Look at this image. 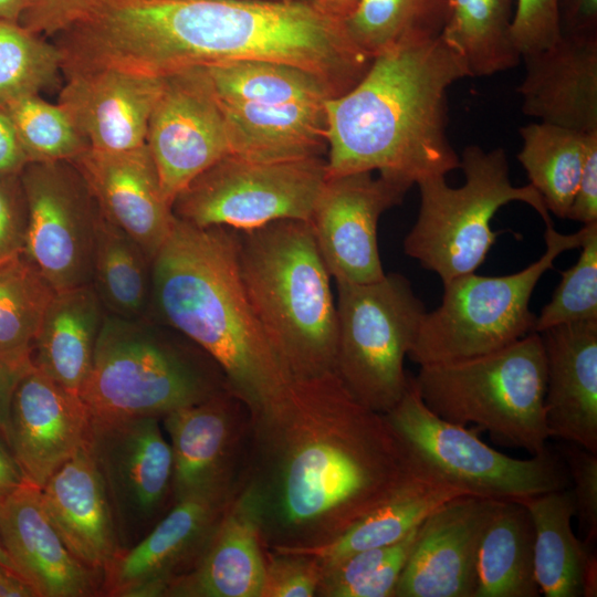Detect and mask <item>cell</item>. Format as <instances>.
I'll return each mask as SVG.
<instances>
[{
  "label": "cell",
  "instance_id": "1",
  "mask_svg": "<svg viewBox=\"0 0 597 597\" xmlns=\"http://www.w3.org/2000/svg\"><path fill=\"white\" fill-rule=\"evenodd\" d=\"M250 418V482L262 502V536H275L273 545L327 542L429 470L335 371L294 379Z\"/></svg>",
  "mask_w": 597,
  "mask_h": 597
},
{
  "label": "cell",
  "instance_id": "2",
  "mask_svg": "<svg viewBox=\"0 0 597 597\" xmlns=\"http://www.w3.org/2000/svg\"><path fill=\"white\" fill-rule=\"evenodd\" d=\"M84 48L94 67L156 77L239 60L284 63L321 77L336 96L374 59L344 20L284 0H95Z\"/></svg>",
  "mask_w": 597,
  "mask_h": 597
},
{
  "label": "cell",
  "instance_id": "3",
  "mask_svg": "<svg viewBox=\"0 0 597 597\" xmlns=\"http://www.w3.org/2000/svg\"><path fill=\"white\" fill-rule=\"evenodd\" d=\"M467 76L441 34L375 55L352 90L325 101L327 177L378 171L411 187L460 168L447 135L448 90Z\"/></svg>",
  "mask_w": 597,
  "mask_h": 597
},
{
  "label": "cell",
  "instance_id": "4",
  "mask_svg": "<svg viewBox=\"0 0 597 597\" xmlns=\"http://www.w3.org/2000/svg\"><path fill=\"white\" fill-rule=\"evenodd\" d=\"M150 301L167 326L218 365L250 415L281 398L294 380L245 293L235 230L176 218L153 260Z\"/></svg>",
  "mask_w": 597,
  "mask_h": 597
},
{
  "label": "cell",
  "instance_id": "5",
  "mask_svg": "<svg viewBox=\"0 0 597 597\" xmlns=\"http://www.w3.org/2000/svg\"><path fill=\"white\" fill-rule=\"evenodd\" d=\"M235 247L248 298L293 378L334 371L336 302L310 221L235 230Z\"/></svg>",
  "mask_w": 597,
  "mask_h": 597
},
{
  "label": "cell",
  "instance_id": "6",
  "mask_svg": "<svg viewBox=\"0 0 597 597\" xmlns=\"http://www.w3.org/2000/svg\"><path fill=\"white\" fill-rule=\"evenodd\" d=\"M224 390L218 365L185 336L108 314L78 395L91 417L163 418Z\"/></svg>",
  "mask_w": 597,
  "mask_h": 597
},
{
  "label": "cell",
  "instance_id": "7",
  "mask_svg": "<svg viewBox=\"0 0 597 597\" xmlns=\"http://www.w3.org/2000/svg\"><path fill=\"white\" fill-rule=\"evenodd\" d=\"M412 378L425 405L440 418L474 425L494 442L531 455L548 449L546 364L538 333L488 354L421 365Z\"/></svg>",
  "mask_w": 597,
  "mask_h": 597
},
{
  "label": "cell",
  "instance_id": "8",
  "mask_svg": "<svg viewBox=\"0 0 597 597\" xmlns=\"http://www.w3.org/2000/svg\"><path fill=\"white\" fill-rule=\"evenodd\" d=\"M464 182L450 187L446 176L417 182L420 208L404 240L405 253L434 272L442 283L473 273L484 262L498 233L491 220L514 201L532 207L545 226L553 224L543 198L532 185L514 186L503 148L485 151L468 145L460 157Z\"/></svg>",
  "mask_w": 597,
  "mask_h": 597
},
{
  "label": "cell",
  "instance_id": "9",
  "mask_svg": "<svg viewBox=\"0 0 597 597\" xmlns=\"http://www.w3.org/2000/svg\"><path fill=\"white\" fill-rule=\"evenodd\" d=\"M545 227L544 253L523 270L499 276L473 272L442 283L441 303L425 314L409 358L419 366L465 359L533 333L534 289L563 252L580 248L585 232L584 226L568 234Z\"/></svg>",
  "mask_w": 597,
  "mask_h": 597
},
{
  "label": "cell",
  "instance_id": "10",
  "mask_svg": "<svg viewBox=\"0 0 597 597\" xmlns=\"http://www.w3.org/2000/svg\"><path fill=\"white\" fill-rule=\"evenodd\" d=\"M334 371L363 406L386 413L404 396V368L427 313L409 280L386 273L370 283H336Z\"/></svg>",
  "mask_w": 597,
  "mask_h": 597
},
{
  "label": "cell",
  "instance_id": "11",
  "mask_svg": "<svg viewBox=\"0 0 597 597\" xmlns=\"http://www.w3.org/2000/svg\"><path fill=\"white\" fill-rule=\"evenodd\" d=\"M383 415L430 471L469 495L520 501L570 486L557 452L547 449L517 459L495 450L479 438L476 428L433 413L422 401L412 377L401 399Z\"/></svg>",
  "mask_w": 597,
  "mask_h": 597
},
{
  "label": "cell",
  "instance_id": "12",
  "mask_svg": "<svg viewBox=\"0 0 597 597\" xmlns=\"http://www.w3.org/2000/svg\"><path fill=\"white\" fill-rule=\"evenodd\" d=\"M326 178L324 157L254 161L229 154L191 180L171 210L197 228L250 230L282 219L310 221Z\"/></svg>",
  "mask_w": 597,
  "mask_h": 597
},
{
  "label": "cell",
  "instance_id": "13",
  "mask_svg": "<svg viewBox=\"0 0 597 597\" xmlns=\"http://www.w3.org/2000/svg\"><path fill=\"white\" fill-rule=\"evenodd\" d=\"M87 444L111 503L119 548H130L175 503L170 444L157 417H91Z\"/></svg>",
  "mask_w": 597,
  "mask_h": 597
},
{
  "label": "cell",
  "instance_id": "14",
  "mask_svg": "<svg viewBox=\"0 0 597 597\" xmlns=\"http://www.w3.org/2000/svg\"><path fill=\"white\" fill-rule=\"evenodd\" d=\"M27 205L24 255L57 291L92 284L101 210L66 160L31 161L19 175Z\"/></svg>",
  "mask_w": 597,
  "mask_h": 597
},
{
  "label": "cell",
  "instance_id": "15",
  "mask_svg": "<svg viewBox=\"0 0 597 597\" xmlns=\"http://www.w3.org/2000/svg\"><path fill=\"white\" fill-rule=\"evenodd\" d=\"M146 145L170 207L191 180L231 154L223 113L202 66L164 77Z\"/></svg>",
  "mask_w": 597,
  "mask_h": 597
},
{
  "label": "cell",
  "instance_id": "16",
  "mask_svg": "<svg viewBox=\"0 0 597 597\" xmlns=\"http://www.w3.org/2000/svg\"><path fill=\"white\" fill-rule=\"evenodd\" d=\"M410 186L371 171L327 177L310 223L335 283H370L384 271L378 248L381 214L399 205Z\"/></svg>",
  "mask_w": 597,
  "mask_h": 597
},
{
  "label": "cell",
  "instance_id": "17",
  "mask_svg": "<svg viewBox=\"0 0 597 597\" xmlns=\"http://www.w3.org/2000/svg\"><path fill=\"white\" fill-rule=\"evenodd\" d=\"M232 495L175 502L138 543L118 552L103 574L102 596L166 597L199 561Z\"/></svg>",
  "mask_w": 597,
  "mask_h": 597
},
{
  "label": "cell",
  "instance_id": "18",
  "mask_svg": "<svg viewBox=\"0 0 597 597\" xmlns=\"http://www.w3.org/2000/svg\"><path fill=\"white\" fill-rule=\"evenodd\" d=\"M499 501L455 496L420 524L396 597H474L478 551Z\"/></svg>",
  "mask_w": 597,
  "mask_h": 597
},
{
  "label": "cell",
  "instance_id": "19",
  "mask_svg": "<svg viewBox=\"0 0 597 597\" xmlns=\"http://www.w3.org/2000/svg\"><path fill=\"white\" fill-rule=\"evenodd\" d=\"M90 425L81 397L33 367L15 389L8 432L28 482L42 488L87 442Z\"/></svg>",
  "mask_w": 597,
  "mask_h": 597
},
{
  "label": "cell",
  "instance_id": "20",
  "mask_svg": "<svg viewBox=\"0 0 597 597\" xmlns=\"http://www.w3.org/2000/svg\"><path fill=\"white\" fill-rule=\"evenodd\" d=\"M71 163L102 214L129 234L153 261L176 218L164 198L147 145L124 151L88 148Z\"/></svg>",
  "mask_w": 597,
  "mask_h": 597
},
{
  "label": "cell",
  "instance_id": "21",
  "mask_svg": "<svg viewBox=\"0 0 597 597\" xmlns=\"http://www.w3.org/2000/svg\"><path fill=\"white\" fill-rule=\"evenodd\" d=\"M164 77L117 69L66 76L57 103L90 148L124 151L146 144L148 123Z\"/></svg>",
  "mask_w": 597,
  "mask_h": 597
},
{
  "label": "cell",
  "instance_id": "22",
  "mask_svg": "<svg viewBox=\"0 0 597 597\" xmlns=\"http://www.w3.org/2000/svg\"><path fill=\"white\" fill-rule=\"evenodd\" d=\"M0 540L38 597L102 596V577L67 549L35 485L25 483L0 500Z\"/></svg>",
  "mask_w": 597,
  "mask_h": 597
},
{
  "label": "cell",
  "instance_id": "23",
  "mask_svg": "<svg viewBox=\"0 0 597 597\" xmlns=\"http://www.w3.org/2000/svg\"><path fill=\"white\" fill-rule=\"evenodd\" d=\"M262 502L249 481L232 495L203 553L175 579L168 597H261L265 559L261 551Z\"/></svg>",
  "mask_w": 597,
  "mask_h": 597
},
{
  "label": "cell",
  "instance_id": "24",
  "mask_svg": "<svg viewBox=\"0 0 597 597\" xmlns=\"http://www.w3.org/2000/svg\"><path fill=\"white\" fill-rule=\"evenodd\" d=\"M538 334L551 438L597 453V321L562 324Z\"/></svg>",
  "mask_w": 597,
  "mask_h": 597
},
{
  "label": "cell",
  "instance_id": "25",
  "mask_svg": "<svg viewBox=\"0 0 597 597\" xmlns=\"http://www.w3.org/2000/svg\"><path fill=\"white\" fill-rule=\"evenodd\" d=\"M521 59L523 114L582 133L597 130V36L561 34L549 48Z\"/></svg>",
  "mask_w": 597,
  "mask_h": 597
},
{
  "label": "cell",
  "instance_id": "26",
  "mask_svg": "<svg viewBox=\"0 0 597 597\" xmlns=\"http://www.w3.org/2000/svg\"><path fill=\"white\" fill-rule=\"evenodd\" d=\"M40 493L67 549L103 580L121 548L111 503L87 442L48 479Z\"/></svg>",
  "mask_w": 597,
  "mask_h": 597
},
{
  "label": "cell",
  "instance_id": "27",
  "mask_svg": "<svg viewBox=\"0 0 597 597\" xmlns=\"http://www.w3.org/2000/svg\"><path fill=\"white\" fill-rule=\"evenodd\" d=\"M224 390L163 417L172 453L175 502L203 495H230L237 426L234 402Z\"/></svg>",
  "mask_w": 597,
  "mask_h": 597
},
{
  "label": "cell",
  "instance_id": "28",
  "mask_svg": "<svg viewBox=\"0 0 597 597\" xmlns=\"http://www.w3.org/2000/svg\"><path fill=\"white\" fill-rule=\"evenodd\" d=\"M219 104L234 156L254 161H285L324 157L327 151L325 101Z\"/></svg>",
  "mask_w": 597,
  "mask_h": 597
},
{
  "label": "cell",
  "instance_id": "29",
  "mask_svg": "<svg viewBox=\"0 0 597 597\" xmlns=\"http://www.w3.org/2000/svg\"><path fill=\"white\" fill-rule=\"evenodd\" d=\"M520 502L533 523L534 569L541 594L596 597V549L574 534L575 505L570 490L545 492Z\"/></svg>",
  "mask_w": 597,
  "mask_h": 597
},
{
  "label": "cell",
  "instance_id": "30",
  "mask_svg": "<svg viewBox=\"0 0 597 597\" xmlns=\"http://www.w3.org/2000/svg\"><path fill=\"white\" fill-rule=\"evenodd\" d=\"M464 494L467 493L428 470L413 478L338 536L314 545H273L272 548L274 552L305 555L314 558L321 567L326 566L354 553L399 542L440 505Z\"/></svg>",
  "mask_w": 597,
  "mask_h": 597
},
{
  "label": "cell",
  "instance_id": "31",
  "mask_svg": "<svg viewBox=\"0 0 597 597\" xmlns=\"http://www.w3.org/2000/svg\"><path fill=\"white\" fill-rule=\"evenodd\" d=\"M103 318V305L92 284L57 291L32 343L34 367L78 395Z\"/></svg>",
  "mask_w": 597,
  "mask_h": 597
},
{
  "label": "cell",
  "instance_id": "32",
  "mask_svg": "<svg viewBox=\"0 0 597 597\" xmlns=\"http://www.w3.org/2000/svg\"><path fill=\"white\" fill-rule=\"evenodd\" d=\"M474 597H537L534 528L520 501H499L481 535Z\"/></svg>",
  "mask_w": 597,
  "mask_h": 597
},
{
  "label": "cell",
  "instance_id": "33",
  "mask_svg": "<svg viewBox=\"0 0 597 597\" xmlns=\"http://www.w3.org/2000/svg\"><path fill=\"white\" fill-rule=\"evenodd\" d=\"M513 13V0H451L441 36L462 57L469 76H490L520 63Z\"/></svg>",
  "mask_w": 597,
  "mask_h": 597
},
{
  "label": "cell",
  "instance_id": "34",
  "mask_svg": "<svg viewBox=\"0 0 597 597\" xmlns=\"http://www.w3.org/2000/svg\"><path fill=\"white\" fill-rule=\"evenodd\" d=\"M588 133L537 122L520 127L517 159L548 210L566 219L586 154Z\"/></svg>",
  "mask_w": 597,
  "mask_h": 597
},
{
  "label": "cell",
  "instance_id": "35",
  "mask_svg": "<svg viewBox=\"0 0 597 597\" xmlns=\"http://www.w3.org/2000/svg\"><path fill=\"white\" fill-rule=\"evenodd\" d=\"M202 69L217 100L224 104H287L336 97L321 77L290 64L239 60Z\"/></svg>",
  "mask_w": 597,
  "mask_h": 597
},
{
  "label": "cell",
  "instance_id": "36",
  "mask_svg": "<svg viewBox=\"0 0 597 597\" xmlns=\"http://www.w3.org/2000/svg\"><path fill=\"white\" fill-rule=\"evenodd\" d=\"M151 264L144 249L101 212L92 285L102 305L119 317H143L151 300Z\"/></svg>",
  "mask_w": 597,
  "mask_h": 597
},
{
  "label": "cell",
  "instance_id": "37",
  "mask_svg": "<svg viewBox=\"0 0 597 597\" xmlns=\"http://www.w3.org/2000/svg\"><path fill=\"white\" fill-rule=\"evenodd\" d=\"M451 0H358L344 20L354 42L373 57L405 39L441 34Z\"/></svg>",
  "mask_w": 597,
  "mask_h": 597
},
{
  "label": "cell",
  "instance_id": "38",
  "mask_svg": "<svg viewBox=\"0 0 597 597\" xmlns=\"http://www.w3.org/2000/svg\"><path fill=\"white\" fill-rule=\"evenodd\" d=\"M55 293L24 253L0 264V352L31 354Z\"/></svg>",
  "mask_w": 597,
  "mask_h": 597
},
{
  "label": "cell",
  "instance_id": "39",
  "mask_svg": "<svg viewBox=\"0 0 597 597\" xmlns=\"http://www.w3.org/2000/svg\"><path fill=\"white\" fill-rule=\"evenodd\" d=\"M62 56L49 43L20 23L0 20V108L53 85Z\"/></svg>",
  "mask_w": 597,
  "mask_h": 597
},
{
  "label": "cell",
  "instance_id": "40",
  "mask_svg": "<svg viewBox=\"0 0 597 597\" xmlns=\"http://www.w3.org/2000/svg\"><path fill=\"white\" fill-rule=\"evenodd\" d=\"M10 116L31 161H71L90 148L69 114L39 94L17 98L2 107Z\"/></svg>",
  "mask_w": 597,
  "mask_h": 597
},
{
  "label": "cell",
  "instance_id": "41",
  "mask_svg": "<svg viewBox=\"0 0 597 597\" xmlns=\"http://www.w3.org/2000/svg\"><path fill=\"white\" fill-rule=\"evenodd\" d=\"M585 232L577 262L562 271L551 301L535 318L534 332L585 321H597V222Z\"/></svg>",
  "mask_w": 597,
  "mask_h": 597
},
{
  "label": "cell",
  "instance_id": "42",
  "mask_svg": "<svg viewBox=\"0 0 597 597\" xmlns=\"http://www.w3.org/2000/svg\"><path fill=\"white\" fill-rule=\"evenodd\" d=\"M562 442L558 454L573 486L569 490L575 516L585 532L584 542L593 545L597 540V453L572 442Z\"/></svg>",
  "mask_w": 597,
  "mask_h": 597
},
{
  "label": "cell",
  "instance_id": "43",
  "mask_svg": "<svg viewBox=\"0 0 597 597\" xmlns=\"http://www.w3.org/2000/svg\"><path fill=\"white\" fill-rule=\"evenodd\" d=\"M511 34L521 56L553 45L561 36L557 0H516Z\"/></svg>",
  "mask_w": 597,
  "mask_h": 597
},
{
  "label": "cell",
  "instance_id": "44",
  "mask_svg": "<svg viewBox=\"0 0 597 597\" xmlns=\"http://www.w3.org/2000/svg\"><path fill=\"white\" fill-rule=\"evenodd\" d=\"M265 561L261 597H311L317 594L322 569L312 557L275 552Z\"/></svg>",
  "mask_w": 597,
  "mask_h": 597
},
{
  "label": "cell",
  "instance_id": "45",
  "mask_svg": "<svg viewBox=\"0 0 597 597\" xmlns=\"http://www.w3.org/2000/svg\"><path fill=\"white\" fill-rule=\"evenodd\" d=\"M18 177H0V264L24 251L27 205Z\"/></svg>",
  "mask_w": 597,
  "mask_h": 597
},
{
  "label": "cell",
  "instance_id": "46",
  "mask_svg": "<svg viewBox=\"0 0 597 597\" xmlns=\"http://www.w3.org/2000/svg\"><path fill=\"white\" fill-rule=\"evenodd\" d=\"M420 526V525H419ZM400 540L395 551L367 577L347 587L339 597H392L418 528Z\"/></svg>",
  "mask_w": 597,
  "mask_h": 597
},
{
  "label": "cell",
  "instance_id": "47",
  "mask_svg": "<svg viewBox=\"0 0 597 597\" xmlns=\"http://www.w3.org/2000/svg\"><path fill=\"white\" fill-rule=\"evenodd\" d=\"M92 0H29L20 24L28 31L55 36L77 20Z\"/></svg>",
  "mask_w": 597,
  "mask_h": 597
},
{
  "label": "cell",
  "instance_id": "48",
  "mask_svg": "<svg viewBox=\"0 0 597 597\" xmlns=\"http://www.w3.org/2000/svg\"><path fill=\"white\" fill-rule=\"evenodd\" d=\"M566 219L583 224L597 222V130L587 134L580 179Z\"/></svg>",
  "mask_w": 597,
  "mask_h": 597
},
{
  "label": "cell",
  "instance_id": "49",
  "mask_svg": "<svg viewBox=\"0 0 597 597\" xmlns=\"http://www.w3.org/2000/svg\"><path fill=\"white\" fill-rule=\"evenodd\" d=\"M33 367L31 354L0 352V431L7 441L15 389Z\"/></svg>",
  "mask_w": 597,
  "mask_h": 597
},
{
  "label": "cell",
  "instance_id": "50",
  "mask_svg": "<svg viewBox=\"0 0 597 597\" xmlns=\"http://www.w3.org/2000/svg\"><path fill=\"white\" fill-rule=\"evenodd\" d=\"M561 34L597 36V0H557Z\"/></svg>",
  "mask_w": 597,
  "mask_h": 597
},
{
  "label": "cell",
  "instance_id": "51",
  "mask_svg": "<svg viewBox=\"0 0 597 597\" xmlns=\"http://www.w3.org/2000/svg\"><path fill=\"white\" fill-rule=\"evenodd\" d=\"M29 163L10 116L0 108V177L18 176Z\"/></svg>",
  "mask_w": 597,
  "mask_h": 597
},
{
  "label": "cell",
  "instance_id": "52",
  "mask_svg": "<svg viewBox=\"0 0 597 597\" xmlns=\"http://www.w3.org/2000/svg\"><path fill=\"white\" fill-rule=\"evenodd\" d=\"M25 483L29 482L18 464L6 437L0 431V500Z\"/></svg>",
  "mask_w": 597,
  "mask_h": 597
},
{
  "label": "cell",
  "instance_id": "53",
  "mask_svg": "<svg viewBox=\"0 0 597 597\" xmlns=\"http://www.w3.org/2000/svg\"><path fill=\"white\" fill-rule=\"evenodd\" d=\"M0 597H38V595L22 576L0 563Z\"/></svg>",
  "mask_w": 597,
  "mask_h": 597
},
{
  "label": "cell",
  "instance_id": "54",
  "mask_svg": "<svg viewBox=\"0 0 597 597\" xmlns=\"http://www.w3.org/2000/svg\"><path fill=\"white\" fill-rule=\"evenodd\" d=\"M305 1L321 11L341 20H346L356 9L358 0H284Z\"/></svg>",
  "mask_w": 597,
  "mask_h": 597
},
{
  "label": "cell",
  "instance_id": "55",
  "mask_svg": "<svg viewBox=\"0 0 597 597\" xmlns=\"http://www.w3.org/2000/svg\"><path fill=\"white\" fill-rule=\"evenodd\" d=\"M29 0H0V20L19 23Z\"/></svg>",
  "mask_w": 597,
  "mask_h": 597
},
{
  "label": "cell",
  "instance_id": "56",
  "mask_svg": "<svg viewBox=\"0 0 597 597\" xmlns=\"http://www.w3.org/2000/svg\"><path fill=\"white\" fill-rule=\"evenodd\" d=\"M0 563L8 566V567H10L14 572H17L14 565L12 564L11 559L9 558L8 554L6 553V551H4L3 546H2L1 540H0Z\"/></svg>",
  "mask_w": 597,
  "mask_h": 597
}]
</instances>
